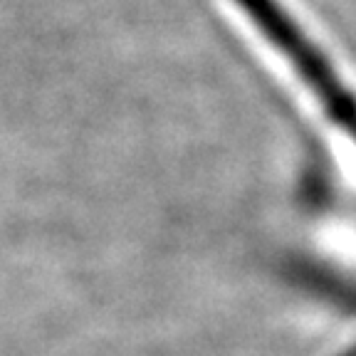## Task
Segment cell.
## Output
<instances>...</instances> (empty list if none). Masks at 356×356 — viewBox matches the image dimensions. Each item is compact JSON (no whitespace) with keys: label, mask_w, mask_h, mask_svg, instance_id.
Wrapping results in <instances>:
<instances>
[{"label":"cell","mask_w":356,"mask_h":356,"mask_svg":"<svg viewBox=\"0 0 356 356\" xmlns=\"http://www.w3.org/2000/svg\"><path fill=\"white\" fill-rule=\"evenodd\" d=\"M235 3L265 35L267 42L287 57L302 82L314 92L329 119L356 141V97L344 87L329 57L300 28V22L289 15L287 8L280 0H235Z\"/></svg>","instance_id":"1"}]
</instances>
